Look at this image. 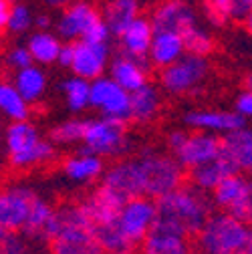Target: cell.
<instances>
[{
    "instance_id": "cell-30",
    "label": "cell",
    "mask_w": 252,
    "mask_h": 254,
    "mask_svg": "<svg viewBox=\"0 0 252 254\" xmlns=\"http://www.w3.org/2000/svg\"><path fill=\"white\" fill-rule=\"evenodd\" d=\"M65 93V103L71 113H81L87 107H91V81L79 75H73L63 81L61 85Z\"/></svg>"
},
{
    "instance_id": "cell-36",
    "label": "cell",
    "mask_w": 252,
    "mask_h": 254,
    "mask_svg": "<svg viewBox=\"0 0 252 254\" xmlns=\"http://www.w3.org/2000/svg\"><path fill=\"white\" fill-rule=\"evenodd\" d=\"M28 238L22 230H4L0 228V250L4 254H20L28 250Z\"/></svg>"
},
{
    "instance_id": "cell-13",
    "label": "cell",
    "mask_w": 252,
    "mask_h": 254,
    "mask_svg": "<svg viewBox=\"0 0 252 254\" xmlns=\"http://www.w3.org/2000/svg\"><path fill=\"white\" fill-rule=\"evenodd\" d=\"M184 121L192 129H200L216 135H228L246 125V119L238 111H224V109H196L186 113Z\"/></svg>"
},
{
    "instance_id": "cell-18",
    "label": "cell",
    "mask_w": 252,
    "mask_h": 254,
    "mask_svg": "<svg viewBox=\"0 0 252 254\" xmlns=\"http://www.w3.org/2000/svg\"><path fill=\"white\" fill-rule=\"evenodd\" d=\"M153 30H174V33H184L192 24H196V12L186 0H164L160 2L151 16H149Z\"/></svg>"
},
{
    "instance_id": "cell-10",
    "label": "cell",
    "mask_w": 252,
    "mask_h": 254,
    "mask_svg": "<svg viewBox=\"0 0 252 254\" xmlns=\"http://www.w3.org/2000/svg\"><path fill=\"white\" fill-rule=\"evenodd\" d=\"M103 20V12H99L91 2L73 0L61 12L59 20L55 22V28L63 41H81L87 39Z\"/></svg>"
},
{
    "instance_id": "cell-40",
    "label": "cell",
    "mask_w": 252,
    "mask_h": 254,
    "mask_svg": "<svg viewBox=\"0 0 252 254\" xmlns=\"http://www.w3.org/2000/svg\"><path fill=\"white\" fill-rule=\"evenodd\" d=\"M73 59H75V41H67V43H63L61 53H59V61H57V63H59L61 67L71 69Z\"/></svg>"
},
{
    "instance_id": "cell-35",
    "label": "cell",
    "mask_w": 252,
    "mask_h": 254,
    "mask_svg": "<svg viewBox=\"0 0 252 254\" xmlns=\"http://www.w3.org/2000/svg\"><path fill=\"white\" fill-rule=\"evenodd\" d=\"M33 26H35V14H33V10H30L26 4H22V2H14L4 30H6L8 35H24Z\"/></svg>"
},
{
    "instance_id": "cell-45",
    "label": "cell",
    "mask_w": 252,
    "mask_h": 254,
    "mask_svg": "<svg viewBox=\"0 0 252 254\" xmlns=\"http://www.w3.org/2000/svg\"><path fill=\"white\" fill-rule=\"evenodd\" d=\"M43 2L47 6H51V8H65V6H69L73 2V0H43Z\"/></svg>"
},
{
    "instance_id": "cell-27",
    "label": "cell",
    "mask_w": 252,
    "mask_h": 254,
    "mask_svg": "<svg viewBox=\"0 0 252 254\" xmlns=\"http://www.w3.org/2000/svg\"><path fill=\"white\" fill-rule=\"evenodd\" d=\"M12 83L14 87L22 93V97L33 105V103H39L43 97H45V91H47V75L43 69L30 65V67H24L20 71H14V77H12Z\"/></svg>"
},
{
    "instance_id": "cell-3",
    "label": "cell",
    "mask_w": 252,
    "mask_h": 254,
    "mask_svg": "<svg viewBox=\"0 0 252 254\" xmlns=\"http://www.w3.org/2000/svg\"><path fill=\"white\" fill-rule=\"evenodd\" d=\"M252 224L228 210L212 214L194 238V248L208 254H248Z\"/></svg>"
},
{
    "instance_id": "cell-31",
    "label": "cell",
    "mask_w": 252,
    "mask_h": 254,
    "mask_svg": "<svg viewBox=\"0 0 252 254\" xmlns=\"http://www.w3.org/2000/svg\"><path fill=\"white\" fill-rule=\"evenodd\" d=\"M0 109L10 121H20L28 119L30 103L22 97V93L14 87V83H2L0 85Z\"/></svg>"
},
{
    "instance_id": "cell-43",
    "label": "cell",
    "mask_w": 252,
    "mask_h": 254,
    "mask_svg": "<svg viewBox=\"0 0 252 254\" xmlns=\"http://www.w3.org/2000/svg\"><path fill=\"white\" fill-rule=\"evenodd\" d=\"M12 0H0V26H6L8 22V16H10V10H12Z\"/></svg>"
},
{
    "instance_id": "cell-34",
    "label": "cell",
    "mask_w": 252,
    "mask_h": 254,
    "mask_svg": "<svg viewBox=\"0 0 252 254\" xmlns=\"http://www.w3.org/2000/svg\"><path fill=\"white\" fill-rule=\"evenodd\" d=\"M184 45H186V53L192 55H200V57H208L214 51V41L212 37L206 33L204 28H200L198 24H192L188 30H184Z\"/></svg>"
},
{
    "instance_id": "cell-8",
    "label": "cell",
    "mask_w": 252,
    "mask_h": 254,
    "mask_svg": "<svg viewBox=\"0 0 252 254\" xmlns=\"http://www.w3.org/2000/svg\"><path fill=\"white\" fill-rule=\"evenodd\" d=\"M208 61L206 57L186 53L172 65L164 67L160 73V85L164 91L172 95H184L194 91L198 85L204 83L208 75Z\"/></svg>"
},
{
    "instance_id": "cell-28",
    "label": "cell",
    "mask_w": 252,
    "mask_h": 254,
    "mask_svg": "<svg viewBox=\"0 0 252 254\" xmlns=\"http://www.w3.org/2000/svg\"><path fill=\"white\" fill-rule=\"evenodd\" d=\"M162 107V97L153 85H143L131 93V121L147 123L157 117Z\"/></svg>"
},
{
    "instance_id": "cell-6",
    "label": "cell",
    "mask_w": 252,
    "mask_h": 254,
    "mask_svg": "<svg viewBox=\"0 0 252 254\" xmlns=\"http://www.w3.org/2000/svg\"><path fill=\"white\" fill-rule=\"evenodd\" d=\"M141 172H143V190L145 196L157 200L160 196L172 192L184 184L186 168L178 162V157L172 153H157V151H143L141 157Z\"/></svg>"
},
{
    "instance_id": "cell-32",
    "label": "cell",
    "mask_w": 252,
    "mask_h": 254,
    "mask_svg": "<svg viewBox=\"0 0 252 254\" xmlns=\"http://www.w3.org/2000/svg\"><path fill=\"white\" fill-rule=\"evenodd\" d=\"M53 212H55V208L47 200H43V198L37 196L35 206H33V210H30V216H28V222H26L24 228H22V232L26 234V238L45 240V228L49 224Z\"/></svg>"
},
{
    "instance_id": "cell-39",
    "label": "cell",
    "mask_w": 252,
    "mask_h": 254,
    "mask_svg": "<svg viewBox=\"0 0 252 254\" xmlns=\"http://www.w3.org/2000/svg\"><path fill=\"white\" fill-rule=\"evenodd\" d=\"M234 111H238L244 119H252V91L244 89L234 99Z\"/></svg>"
},
{
    "instance_id": "cell-1",
    "label": "cell",
    "mask_w": 252,
    "mask_h": 254,
    "mask_svg": "<svg viewBox=\"0 0 252 254\" xmlns=\"http://www.w3.org/2000/svg\"><path fill=\"white\" fill-rule=\"evenodd\" d=\"M45 240L59 254L103 252L97 244L93 222L81 204L57 208L45 228Z\"/></svg>"
},
{
    "instance_id": "cell-37",
    "label": "cell",
    "mask_w": 252,
    "mask_h": 254,
    "mask_svg": "<svg viewBox=\"0 0 252 254\" xmlns=\"http://www.w3.org/2000/svg\"><path fill=\"white\" fill-rule=\"evenodd\" d=\"M6 67L8 69H12V71H20V69H24V67H30L35 63V57H33V53H30V49L28 47H10L8 51H6Z\"/></svg>"
},
{
    "instance_id": "cell-19",
    "label": "cell",
    "mask_w": 252,
    "mask_h": 254,
    "mask_svg": "<svg viewBox=\"0 0 252 254\" xmlns=\"http://www.w3.org/2000/svg\"><path fill=\"white\" fill-rule=\"evenodd\" d=\"M153 24L149 18H143V16H137L123 33L117 37L119 39V47H121V53L129 55L133 59H139V61H149V49H151V43H153Z\"/></svg>"
},
{
    "instance_id": "cell-41",
    "label": "cell",
    "mask_w": 252,
    "mask_h": 254,
    "mask_svg": "<svg viewBox=\"0 0 252 254\" xmlns=\"http://www.w3.org/2000/svg\"><path fill=\"white\" fill-rule=\"evenodd\" d=\"M252 10V0H232V20H244Z\"/></svg>"
},
{
    "instance_id": "cell-14",
    "label": "cell",
    "mask_w": 252,
    "mask_h": 254,
    "mask_svg": "<svg viewBox=\"0 0 252 254\" xmlns=\"http://www.w3.org/2000/svg\"><path fill=\"white\" fill-rule=\"evenodd\" d=\"M129 198L119 194L117 190L101 184L81 206H83L85 214L89 216V220L93 222V228H95V226H103V224H111V222H115L123 204Z\"/></svg>"
},
{
    "instance_id": "cell-15",
    "label": "cell",
    "mask_w": 252,
    "mask_h": 254,
    "mask_svg": "<svg viewBox=\"0 0 252 254\" xmlns=\"http://www.w3.org/2000/svg\"><path fill=\"white\" fill-rule=\"evenodd\" d=\"M190 248V236L160 218H155V224L141 246V250L149 254H184Z\"/></svg>"
},
{
    "instance_id": "cell-23",
    "label": "cell",
    "mask_w": 252,
    "mask_h": 254,
    "mask_svg": "<svg viewBox=\"0 0 252 254\" xmlns=\"http://www.w3.org/2000/svg\"><path fill=\"white\" fill-rule=\"evenodd\" d=\"M109 77H113L121 87H125L129 93L141 89L147 85V71L145 63L139 59H133L129 55L121 53L109 63Z\"/></svg>"
},
{
    "instance_id": "cell-11",
    "label": "cell",
    "mask_w": 252,
    "mask_h": 254,
    "mask_svg": "<svg viewBox=\"0 0 252 254\" xmlns=\"http://www.w3.org/2000/svg\"><path fill=\"white\" fill-rule=\"evenodd\" d=\"M37 194L28 186H8L0 196V228L22 230L28 222L30 210L35 206Z\"/></svg>"
},
{
    "instance_id": "cell-24",
    "label": "cell",
    "mask_w": 252,
    "mask_h": 254,
    "mask_svg": "<svg viewBox=\"0 0 252 254\" xmlns=\"http://www.w3.org/2000/svg\"><path fill=\"white\" fill-rule=\"evenodd\" d=\"M222 143L240 172L252 174V127L244 125L228 135H222Z\"/></svg>"
},
{
    "instance_id": "cell-22",
    "label": "cell",
    "mask_w": 252,
    "mask_h": 254,
    "mask_svg": "<svg viewBox=\"0 0 252 254\" xmlns=\"http://www.w3.org/2000/svg\"><path fill=\"white\" fill-rule=\"evenodd\" d=\"M186 55L184 35L174 30H157L149 49V63L157 69H164Z\"/></svg>"
},
{
    "instance_id": "cell-4",
    "label": "cell",
    "mask_w": 252,
    "mask_h": 254,
    "mask_svg": "<svg viewBox=\"0 0 252 254\" xmlns=\"http://www.w3.org/2000/svg\"><path fill=\"white\" fill-rule=\"evenodd\" d=\"M55 147L57 143L51 137L41 139L37 127L28 119L10 121L4 131V149L12 170H30L49 164L55 157Z\"/></svg>"
},
{
    "instance_id": "cell-12",
    "label": "cell",
    "mask_w": 252,
    "mask_h": 254,
    "mask_svg": "<svg viewBox=\"0 0 252 254\" xmlns=\"http://www.w3.org/2000/svg\"><path fill=\"white\" fill-rule=\"evenodd\" d=\"M222 149H224V143L220 135L196 129L194 133H188L186 141L174 155L178 157V162L188 172V170L198 168V166L214 160V157H218L222 153Z\"/></svg>"
},
{
    "instance_id": "cell-38",
    "label": "cell",
    "mask_w": 252,
    "mask_h": 254,
    "mask_svg": "<svg viewBox=\"0 0 252 254\" xmlns=\"http://www.w3.org/2000/svg\"><path fill=\"white\" fill-rule=\"evenodd\" d=\"M234 216L242 218L244 222L252 224V178L248 180V186H246V192H244V198L230 210Z\"/></svg>"
},
{
    "instance_id": "cell-9",
    "label": "cell",
    "mask_w": 252,
    "mask_h": 254,
    "mask_svg": "<svg viewBox=\"0 0 252 254\" xmlns=\"http://www.w3.org/2000/svg\"><path fill=\"white\" fill-rule=\"evenodd\" d=\"M91 107L103 117L127 123L131 119V93L113 77H97L91 81Z\"/></svg>"
},
{
    "instance_id": "cell-20",
    "label": "cell",
    "mask_w": 252,
    "mask_h": 254,
    "mask_svg": "<svg viewBox=\"0 0 252 254\" xmlns=\"http://www.w3.org/2000/svg\"><path fill=\"white\" fill-rule=\"evenodd\" d=\"M105 157L91 153L85 149H79L77 153L69 155L65 162H63V172H65L67 180L75 182V184H91L103 178L105 174V166H103Z\"/></svg>"
},
{
    "instance_id": "cell-5",
    "label": "cell",
    "mask_w": 252,
    "mask_h": 254,
    "mask_svg": "<svg viewBox=\"0 0 252 254\" xmlns=\"http://www.w3.org/2000/svg\"><path fill=\"white\" fill-rule=\"evenodd\" d=\"M155 218L157 204L149 196H135L123 204L115 220V228L121 236L125 252H131L143 246L151 226L155 224Z\"/></svg>"
},
{
    "instance_id": "cell-2",
    "label": "cell",
    "mask_w": 252,
    "mask_h": 254,
    "mask_svg": "<svg viewBox=\"0 0 252 254\" xmlns=\"http://www.w3.org/2000/svg\"><path fill=\"white\" fill-rule=\"evenodd\" d=\"M155 204L157 218L178 226L190 238H196V234L206 224V220L212 216L214 208L212 196H208L206 190L198 188L196 184H182L180 188L160 196Z\"/></svg>"
},
{
    "instance_id": "cell-26",
    "label": "cell",
    "mask_w": 252,
    "mask_h": 254,
    "mask_svg": "<svg viewBox=\"0 0 252 254\" xmlns=\"http://www.w3.org/2000/svg\"><path fill=\"white\" fill-rule=\"evenodd\" d=\"M101 12L111 28V35L119 37L139 16V6L137 0H107Z\"/></svg>"
},
{
    "instance_id": "cell-16",
    "label": "cell",
    "mask_w": 252,
    "mask_h": 254,
    "mask_svg": "<svg viewBox=\"0 0 252 254\" xmlns=\"http://www.w3.org/2000/svg\"><path fill=\"white\" fill-rule=\"evenodd\" d=\"M107 63H109V43H91L85 39L75 41V59L71 65L73 75L93 81L105 73Z\"/></svg>"
},
{
    "instance_id": "cell-33",
    "label": "cell",
    "mask_w": 252,
    "mask_h": 254,
    "mask_svg": "<svg viewBox=\"0 0 252 254\" xmlns=\"http://www.w3.org/2000/svg\"><path fill=\"white\" fill-rule=\"evenodd\" d=\"M83 131H85V119H67L55 125L49 137L57 145H75L83 141Z\"/></svg>"
},
{
    "instance_id": "cell-25",
    "label": "cell",
    "mask_w": 252,
    "mask_h": 254,
    "mask_svg": "<svg viewBox=\"0 0 252 254\" xmlns=\"http://www.w3.org/2000/svg\"><path fill=\"white\" fill-rule=\"evenodd\" d=\"M246 186H248V180L244 178V172H234V174L226 176L210 194L214 206L220 208V210H228L230 212L244 198Z\"/></svg>"
},
{
    "instance_id": "cell-47",
    "label": "cell",
    "mask_w": 252,
    "mask_h": 254,
    "mask_svg": "<svg viewBox=\"0 0 252 254\" xmlns=\"http://www.w3.org/2000/svg\"><path fill=\"white\" fill-rule=\"evenodd\" d=\"M244 89H248V91H252V71L246 75V79H244Z\"/></svg>"
},
{
    "instance_id": "cell-42",
    "label": "cell",
    "mask_w": 252,
    "mask_h": 254,
    "mask_svg": "<svg viewBox=\"0 0 252 254\" xmlns=\"http://www.w3.org/2000/svg\"><path fill=\"white\" fill-rule=\"evenodd\" d=\"M186 137H188L186 131H182V129H174V131L168 135V149H170L172 153H176V151L182 147V143L186 141Z\"/></svg>"
},
{
    "instance_id": "cell-48",
    "label": "cell",
    "mask_w": 252,
    "mask_h": 254,
    "mask_svg": "<svg viewBox=\"0 0 252 254\" xmlns=\"http://www.w3.org/2000/svg\"><path fill=\"white\" fill-rule=\"evenodd\" d=\"M12 2H22V0H12Z\"/></svg>"
},
{
    "instance_id": "cell-17",
    "label": "cell",
    "mask_w": 252,
    "mask_h": 254,
    "mask_svg": "<svg viewBox=\"0 0 252 254\" xmlns=\"http://www.w3.org/2000/svg\"><path fill=\"white\" fill-rule=\"evenodd\" d=\"M101 184L117 190L125 198H135V196H145L143 190V172H141V162L137 160H123L113 164L101 178Z\"/></svg>"
},
{
    "instance_id": "cell-44",
    "label": "cell",
    "mask_w": 252,
    "mask_h": 254,
    "mask_svg": "<svg viewBox=\"0 0 252 254\" xmlns=\"http://www.w3.org/2000/svg\"><path fill=\"white\" fill-rule=\"evenodd\" d=\"M49 26H51V18H49L47 14H37V16H35V28L47 30Z\"/></svg>"
},
{
    "instance_id": "cell-21",
    "label": "cell",
    "mask_w": 252,
    "mask_h": 254,
    "mask_svg": "<svg viewBox=\"0 0 252 254\" xmlns=\"http://www.w3.org/2000/svg\"><path fill=\"white\" fill-rule=\"evenodd\" d=\"M234 172H240V168L236 166V162L232 160L226 149H222V153H220L218 157H214V160H210V162H206L198 168L188 170V174H190V182L196 184L198 188L206 190V192H212V190L226 176H230Z\"/></svg>"
},
{
    "instance_id": "cell-7",
    "label": "cell",
    "mask_w": 252,
    "mask_h": 254,
    "mask_svg": "<svg viewBox=\"0 0 252 254\" xmlns=\"http://www.w3.org/2000/svg\"><path fill=\"white\" fill-rule=\"evenodd\" d=\"M81 149L97 153L101 157H119L129 149V135L125 129V121L111 117L85 119V131Z\"/></svg>"
},
{
    "instance_id": "cell-46",
    "label": "cell",
    "mask_w": 252,
    "mask_h": 254,
    "mask_svg": "<svg viewBox=\"0 0 252 254\" xmlns=\"http://www.w3.org/2000/svg\"><path fill=\"white\" fill-rule=\"evenodd\" d=\"M242 22H244V28H246V33H248V35L252 37V10H250V12H248V14L244 16V20H242Z\"/></svg>"
},
{
    "instance_id": "cell-29",
    "label": "cell",
    "mask_w": 252,
    "mask_h": 254,
    "mask_svg": "<svg viewBox=\"0 0 252 254\" xmlns=\"http://www.w3.org/2000/svg\"><path fill=\"white\" fill-rule=\"evenodd\" d=\"M26 47L30 49V53H33L35 63H39V65H51V63L59 61V53H61L63 43L59 41V37L49 33V30L37 28L35 33L28 37Z\"/></svg>"
}]
</instances>
